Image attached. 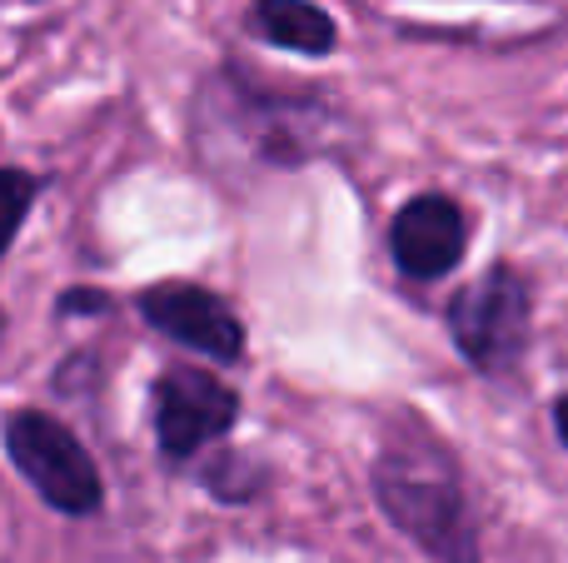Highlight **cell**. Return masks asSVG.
Listing matches in <instances>:
<instances>
[{"mask_svg":"<svg viewBox=\"0 0 568 563\" xmlns=\"http://www.w3.org/2000/svg\"><path fill=\"white\" fill-rule=\"evenodd\" d=\"M449 335L474 369H514L529 345V285L519 269L494 265L449 305Z\"/></svg>","mask_w":568,"mask_h":563,"instance_id":"obj_3","label":"cell"},{"mask_svg":"<svg viewBox=\"0 0 568 563\" xmlns=\"http://www.w3.org/2000/svg\"><path fill=\"white\" fill-rule=\"evenodd\" d=\"M135 309L145 315L150 329L215 359V365H230V359L245 355V325L235 319V309L200 285H155L135 299Z\"/></svg>","mask_w":568,"mask_h":563,"instance_id":"obj_6","label":"cell"},{"mask_svg":"<svg viewBox=\"0 0 568 563\" xmlns=\"http://www.w3.org/2000/svg\"><path fill=\"white\" fill-rule=\"evenodd\" d=\"M230 85V80H225ZM230 95V125H240L245 145L255 150V160L265 165H300L304 155H314L329 130L320 100H300V95H275V90H255V80H235L225 90Z\"/></svg>","mask_w":568,"mask_h":563,"instance_id":"obj_4","label":"cell"},{"mask_svg":"<svg viewBox=\"0 0 568 563\" xmlns=\"http://www.w3.org/2000/svg\"><path fill=\"white\" fill-rule=\"evenodd\" d=\"M250 30L280 50H300V55H329L339 40V25L314 0H255Z\"/></svg>","mask_w":568,"mask_h":563,"instance_id":"obj_8","label":"cell"},{"mask_svg":"<svg viewBox=\"0 0 568 563\" xmlns=\"http://www.w3.org/2000/svg\"><path fill=\"white\" fill-rule=\"evenodd\" d=\"M70 309H105V295H85V289H70V295L60 299V315H70Z\"/></svg>","mask_w":568,"mask_h":563,"instance_id":"obj_10","label":"cell"},{"mask_svg":"<svg viewBox=\"0 0 568 563\" xmlns=\"http://www.w3.org/2000/svg\"><path fill=\"white\" fill-rule=\"evenodd\" d=\"M36 190H40L36 175H26V170H0V259H6L10 239L26 225L30 205H36Z\"/></svg>","mask_w":568,"mask_h":563,"instance_id":"obj_9","label":"cell"},{"mask_svg":"<svg viewBox=\"0 0 568 563\" xmlns=\"http://www.w3.org/2000/svg\"><path fill=\"white\" fill-rule=\"evenodd\" d=\"M240 419V399L210 369L175 365L155 379V434L170 459H195L205 444L230 434Z\"/></svg>","mask_w":568,"mask_h":563,"instance_id":"obj_5","label":"cell"},{"mask_svg":"<svg viewBox=\"0 0 568 563\" xmlns=\"http://www.w3.org/2000/svg\"><path fill=\"white\" fill-rule=\"evenodd\" d=\"M374 499L399 534L439 563H479L459 469L429 439H394L374 459Z\"/></svg>","mask_w":568,"mask_h":563,"instance_id":"obj_1","label":"cell"},{"mask_svg":"<svg viewBox=\"0 0 568 563\" xmlns=\"http://www.w3.org/2000/svg\"><path fill=\"white\" fill-rule=\"evenodd\" d=\"M554 424H559V439L568 444V395L559 399V405H554Z\"/></svg>","mask_w":568,"mask_h":563,"instance_id":"obj_11","label":"cell"},{"mask_svg":"<svg viewBox=\"0 0 568 563\" xmlns=\"http://www.w3.org/2000/svg\"><path fill=\"white\" fill-rule=\"evenodd\" d=\"M464 209L449 195H419L394 215L389 249L409 279H444L464 255Z\"/></svg>","mask_w":568,"mask_h":563,"instance_id":"obj_7","label":"cell"},{"mask_svg":"<svg viewBox=\"0 0 568 563\" xmlns=\"http://www.w3.org/2000/svg\"><path fill=\"white\" fill-rule=\"evenodd\" d=\"M6 454L20 469L30 489L45 499L55 514L85 519L100 509L105 484H100L95 459L85 454L75 434L45 409H16L6 414Z\"/></svg>","mask_w":568,"mask_h":563,"instance_id":"obj_2","label":"cell"}]
</instances>
